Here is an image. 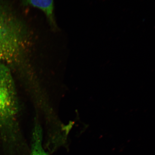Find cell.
I'll use <instances>...</instances> for the list:
<instances>
[{"instance_id": "cell-4", "label": "cell", "mask_w": 155, "mask_h": 155, "mask_svg": "<svg viewBox=\"0 0 155 155\" xmlns=\"http://www.w3.org/2000/svg\"><path fill=\"white\" fill-rule=\"evenodd\" d=\"M31 5L43 11L51 23L54 20V0H25Z\"/></svg>"}, {"instance_id": "cell-2", "label": "cell", "mask_w": 155, "mask_h": 155, "mask_svg": "<svg viewBox=\"0 0 155 155\" xmlns=\"http://www.w3.org/2000/svg\"><path fill=\"white\" fill-rule=\"evenodd\" d=\"M18 110L17 92L11 71L0 62V129L14 128Z\"/></svg>"}, {"instance_id": "cell-1", "label": "cell", "mask_w": 155, "mask_h": 155, "mask_svg": "<svg viewBox=\"0 0 155 155\" xmlns=\"http://www.w3.org/2000/svg\"><path fill=\"white\" fill-rule=\"evenodd\" d=\"M26 36L23 23L13 11L0 3V62H17L24 52Z\"/></svg>"}, {"instance_id": "cell-3", "label": "cell", "mask_w": 155, "mask_h": 155, "mask_svg": "<svg viewBox=\"0 0 155 155\" xmlns=\"http://www.w3.org/2000/svg\"><path fill=\"white\" fill-rule=\"evenodd\" d=\"M30 155H48L42 146V133L40 125L36 123L32 132Z\"/></svg>"}]
</instances>
